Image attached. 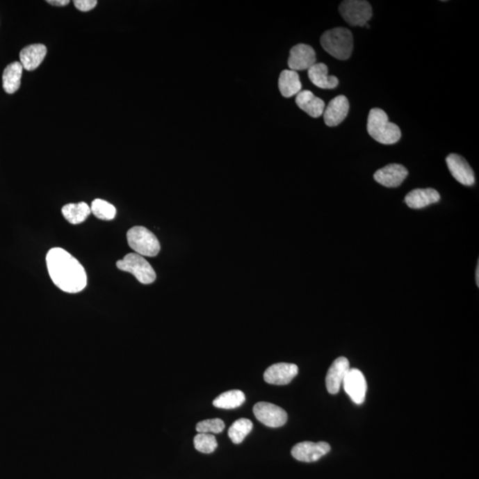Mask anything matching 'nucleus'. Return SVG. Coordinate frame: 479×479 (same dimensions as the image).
<instances>
[{"label": "nucleus", "mask_w": 479, "mask_h": 479, "mask_svg": "<svg viewBox=\"0 0 479 479\" xmlns=\"http://www.w3.org/2000/svg\"><path fill=\"white\" fill-rule=\"evenodd\" d=\"M368 133L377 143L384 145L397 143L401 131L397 124L389 121L388 115L381 108H372L368 114Z\"/></svg>", "instance_id": "f03ea898"}, {"label": "nucleus", "mask_w": 479, "mask_h": 479, "mask_svg": "<svg viewBox=\"0 0 479 479\" xmlns=\"http://www.w3.org/2000/svg\"><path fill=\"white\" fill-rule=\"evenodd\" d=\"M364 27L368 28H368H371V27H369L368 24H365V25H364Z\"/></svg>", "instance_id": "7c9ffc66"}, {"label": "nucleus", "mask_w": 479, "mask_h": 479, "mask_svg": "<svg viewBox=\"0 0 479 479\" xmlns=\"http://www.w3.org/2000/svg\"><path fill=\"white\" fill-rule=\"evenodd\" d=\"M195 448L204 453H213L218 448L216 438L212 434L198 433L194 439Z\"/></svg>", "instance_id": "a878e982"}, {"label": "nucleus", "mask_w": 479, "mask_h": 479, "mask_svg": "<svg viewBox=\"0 0 479 479\" xmlns=\"http://www.w3.org/2000/svg\"><path fill=\"white\" fill-rule=\"evenodd\" d=\"M118 269L131 273L143 284H151L156 281L155 270L143 256L137 253L127 254L123 259L117 262Z\"/></svg>", "instance_id": "39448f33"}, {"label": "nucleus", "mask_w": 479, "mask_h": 479, "mask_svg": "<svg viewBox=\"0 0 479 479\" xmlns=\"http://www.w3.org/2000/svg\"><path fill=\"white\" fill-rule=\"evenodd\" d=\"M476 282H477V285L479 286V265H478V262L477 270H476Z\"/></svg>", "instance_id": "c756f323"}, {"label": "nucleus", "mask_w": 479, "mask_h": 479, "mask_svg": "<svg viewBox=\"0 0 479 479\" xmlns=\"http://www.w3.org/2000/svg\"><path fill=\"white\" fill-rule=\"evenodd\" d=\"M62 212L67 222L72 225H79L83 223L89 217L91 214V209L89 208L88 204L82 202L79 204L65 205L63 207Z\"/></svg>", "instance_id": "4be33fe9"}, {"label": "nucleus", "mask_w": 479, "mask_h": 479, "mask_svg": "<svg viewBox=\"0 0 479 479\" xmlns=\"http://www.w3.org/2000/svg\"><path fill=\"white\" fill-rule=\"evenodd\" d=\"M47 53V47L44 44H31L21 51L20 60L24 69L31 72L36 70L43 62Z\"/></svg>", "instance_id": "a211bd4d"}, {"label": "nucleus", "mask_w": 479, "mask_h": 479, "mask_svg": "<svg viewBox=\"0 0 479 479\" xmlns=\"http://www.w3.org/2000/svg\"><path fill=\"white\" fill-rule=\"evenodd\" d=\"M343 385L346 393L355 404L364 403L368 385L362 371L357 368H350Z\"/></svg>", "instance_id": "6e6552de"}, {"label": "nucleus", "mask_w": 479, "mask_h": 479, "mask_svg": "<svg viewBox=\"0 0 479 479\" xmlns=\"http://www.w3.org/2000/svg\"><path fill=\"white\" fill-rule=\"evenodd\" d=\"M128 244L140 256L156 257L161 250L155 234L144 227H134L127 232Z\"/></svg>", "instance_id": "20e7f679"}, {"label": "nucleus", "mask_w": 479, "mask_h": 479, "mask_svg": "<svg viewBox=\"0 0 479 479\" xmlns=\"http://www.w3.org/2000/svg\"><path fill=\"white\" fill-rule=\"evenodd\" d=\"M97 4L98 1L96 0H76L74 1L76 8L82 12L91 11Z\"/></svg>", "instance_id": "cd10ccee"}, {"label": "nucleus", "mask_w": 479, "mask_h": 479, "mask_svg": "<svg viewBox=\"0 0 479 479\" xmlns=\"http://www.w3.org/2000/svg\"><path fill=\"white\" fill-rule=\"evenodd\" d=\"M225 423L220 418H215V419H208L202 421V422L196 424L195 429L199 433H221L223 432Z\"/></svg>", "instance_id": "bb28decb"}, {"label": "nucleus", "mask_w": 479, "mask_h": 479, "mask_svg": "<svg viewBox=\"0 0 479 479\" xmlns=\"http://www.w3.org/2000/svg\"><path fill=\"white\" fill-rule=\"evenodd\" d=\"M323 49L337 60H348L353 50L352 32L346 28H335L325 31L320 38Z\"/></svg>", "instance_id": "7ed1b4c3"}, {"label": "nucleus", "mask_w": 479, "mask_h": 479, "mask_svg": "<svg viewBox=\"0 0 479 479\" xmlns=\"http://www.w3.org/2000/svg\"><path fill=\"white\" fill-rule=\"evenodd\" d=\"M245 394L240 390H231L220 395L213 400V406L222 409H234L245 402Z\"/></svg>", "instance_id": "5701e85b"}, {"label": "nucleus", "mask_w": 479, "mask_h": 479, "mask_svg": "<svg viewBox=\"0 0 479 479\" xmlns=\"http://www.w3.org/2000/svg\"><path fill=\"white\" fill-rule=\"evenodd\" d=\"M316 63V54L314 48L308 44H298L291 48L288 60L291 70L297 72L298 70H309Z\"/></svg>", "instance_id": "9b49d317"}, {"label": "nucleus", "mask_w": 479, "mask_h": 479, "mask_svg": "<svg viewBox=\"0 0 479 479\" xmlns=\"http://www.w3.org/2000/svg\"><path fill=\"white\" fill-rule=\"evenodd\" d=\"M440 201L439 193L433 188H417L408 193L405 198L408 207L414 210L429 206Z\"/></svg>", "instance_id": "dca6fc26"}, {"label": "nucleus", "mask_w": 479, "mask_h": 479, "mask_svg": "<svg viewBox=\"0 0 479 479\" xmlns=\"http://www.w3.org/2000/svg\"><path fill=\"white\" fill-rule=\"evenodd\" d=\"M330 449V444L327 442L305 441L297 444L292 448L291 455L299 462H313L326 455Z\"/></svg>", "instance_id": "1a4fd4ad"}, {"label": "nucleus", "mask_w": 479, "mask_h": 479, "mask_svg": "<svg viewBox=\"0 0 479 479\" xmlns=\"http://www.w3.org/2000/svg\"><path fill=\"white\" fill-rule=\"evenodd\" d=\"M253 429V423L252 421L246 419V418H241V419L236 421L228 430V436L232 442L234 444H241L243 439L249 435L250 432Z\"/></svg>", "instance_id": "b1692460"}, {"label": "nucleus", "mask_w": 479, "mask_h": 479, "mask_svg": "<svg viewBox=\"0 0 479 479\" xmlns=\"http://www.w3.org/2000/svg\"><path fill=\"white\" fill-rule=\"evenodd\" d=\"M279 90L285 98H291L301 92L302 83L298 72L285 70L279 78Z\"/></svg>", "instance_id": "aec40b11"}, {"label": "nucleus", "mask_w": 479, "mask_h": 479, "mask_svg": "<svg viewBox=\"0 0 479 479\" xmlns=\"http://www.w3.org/2000/svg\"><path fill=\"white\" fill-rule=\"evenodd\" d=\"M339 13L350 26L364 27L373 15L371 5L365 0H346L341 3Z\"/></svg>", "instance_id": "423d86ee"}, {"label": "nucleus", "mask_w": 479, "mask_h": 479, "mask_svg": "<svg viewBox=\"0 0 479 479\" xmlns=\"http://www.w3.org/2000/svg\"><path fill=\"white\" fill-rule=\"evenodd\" d=\"M253 413L260 423L270 428L284 426L288 420V414L282 407L268 402H259L253 407Z\"/></svg>", "instance_id": "0eeeda50"}, {"label": "nucleus", "mask_w": 479, "mask_h": 479, "mask_svg": "<svg viewBox=\"0 0 479 479\" xmlns=\"http://www.w3.org/2000/svg\"><path fill=\"white\" fill-rule=\"evenodd\" d=\"M449 172L453 178L459 183L464 186H473L475 184V174L473 170L469 165L464 157L457 154H450L446 159Z\"/></svg>", "instance_id": "9d476101"}, {"label": "nucleus", "mask_w": 479, "mask_h": 479, "mask_svg": "<svg viewBox=\"0 0 479 479\" xmlns=\"http://www.w3.org/2000/svg\"><path fill=\"white\" fill-rule=\"evenodd\" d=\"M298 374V366L291 363H277L269 366L263 374V379L270 384L286 385Z\"/></svg>", "instance_id": "f8f14e48"}, {"label": "nucleus", "mask_w": 479, "mask_h": 479, "mask_svg": "<svg viewBox=\"0 0 479 479\" xmlns=\"http://www.w3.org/2000/svg\"><path fill=\"white\" fill-rule=\"evenodd\" d=\"M408 175L406 167L391 163L382 167L374 174L375 181L387 188H398L404 182Z\"/></svg>", "instance_id": "ddd939ff"}, {"label": "nucleus", "mask_w": 479, "mask_h": 479, "mask_svg": "<svg viewBox=\"0 0 479 479\" xmlns=\"http://www.w3.org/2000/svg\"><path fill=\"white\" fill-rule=\"evenodd\" d=\"M91 212L99 220H112L117 215V209L108 202L96 199L92 202Z\"/></svg>", "instance_id": "393cba45"}, {"label": "nucleus", "mask_w": 479, "mask_h": 479, "mask_svg": "<svg viewBox=\"0 0 479 479\" xmlns=\"http://www.w3.org/2000/svg\"><path fill=\"white\" fill-rule=\"evenodd\" d=\"M327 66L324 63H315L308 70V76L311 82L321 89H335L339 80L335 76H327Z\"/></svg>", "instance_id": "6ab92c4d"}, {"label": "nucleus", "mask_w": 479, "mask_h": 479, "mask_svg": "<svg viewBox=\"0 0 479 479\" xmlns=\"http://www.w3.org/2000/svg\"><path fill=\"white\" fill-rule=\"evenodd\" d=\"M295 104L311 117L317 118L323 115L325 102L311 91L305 90L299 92L295 97Z\"/></svg>", "instance_id": "f3484780"}, {"label": "nucleus", "mask_w": 479, "mask_h": 479, "mask_svg": "<svg viewBox=\"0 0 479 479\" xmlns=\"http://www.w3.org/2000/svg\"><path fill=\"white\" fill-rule=\"evenodd\" d=\"M47 3L56 6H65L70 4L69 0H47Z\"/></svg>", "instance_id": "c85d7f7f"}, {"label": "nucleus", "mask_w": 479, "mask_h": 479, "mask_svg": "<svg viewBox=\"0 0 479 479\" xmlns=\"http://www.w3.org/2000/svg\"><path fill=\"white\" fill-rule=\"evenodd\" d=\"M349 371L350 363L345 357H339L334 361L326 376V387L330 394L339 393Z\"/></svg>", "instance_id": "2eb2a0df"}, {"label": "nucleus", "mask_w": 479, "mask_h": 479, "mask_svg": "<svg viewBox=\"0 0 479 479\" xmlns=\"http://www.w3.org/2000/svg\"><path fill=\"white\" fill-rule=\"evenodd\" d=\"M47 265L54 284L67 293H79L88 285L85 268L65 250H50L47 255Z\"/></svg>", "instance_id": "f257e3e1"}, {"label": "nucleus", "mask_w": 479, "mask_h": 479, "mask_svg": "<svg viewBox=\"0 0 479 479\" xmlns=\"http://www.w3.org/2000/svg\"><path fill=\"white\" fill-rule=\"evenodd\" d=\"M22 70L24 67L20 62L13 63L6 67L2 76L3 88L6 92L13 95L20 88Z\"/></svg>", "instance_id": "412c9836"}, {"label": "nucleus", "mask_w": 479, "mask_h": 479, "mask_svg": "<svg viewBox=\"0 0 479 479\" xmlns=\"http://www.w3.org/2000/svg\"><path fill=\"white\" fill-rule=\"evenodd\" d=\"M350 104L345 95H339L331 99L329 105L324 109L325 124L330 127H337L345 120L349 113Z\"/></svg>", "instance_id": "4468645a"}]
</instances>
